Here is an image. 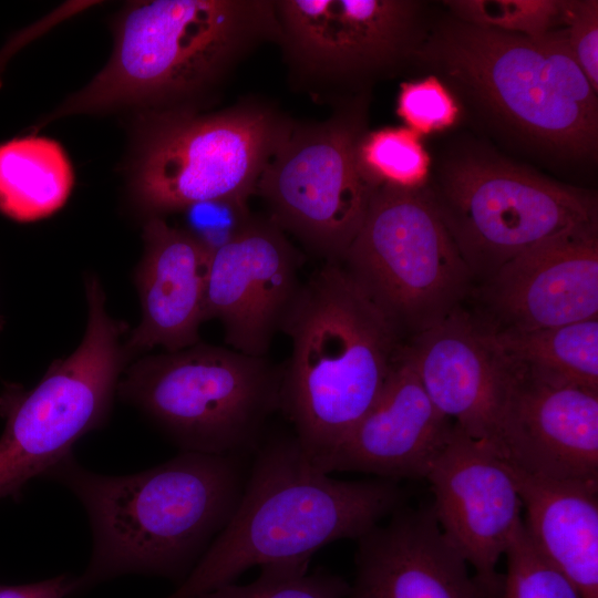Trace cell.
I'll return each mask as SVG.
<instances>
[{"label":"cell","instance_id":"6da1fadb","mask_svg":"<svg viewBox=\"0 0 598 598\" xmlns=\"http://www.w3.org/2000/svg\"><path fill=\"white\" fill-rule=\"evenodd\" d=\"M250 457L181 451L135 474L104 475L71 453L49 468L42 477L74 494L92 529L74 595L126 574L182 584L235 513Z\"/></svg>","mask_w":598,"mask_h":598},{"label":"cell","instance_id":"7a4b0ae2","mask_svg":"<svg viewBox=\"0 0 598 598\" xmlns=\"http://www.w3.org/2000/svg\"><path fill=\"white\" fill-rule=\"evenodd\" d=\"M230 520L166 598H202L246 570L310 561L323 546L359 539L405 505L398 481H342L317 468L292 433L264 437Z\"/></svg>","mask_w":598,"mask_h":598},{"label":"cell","instance_id":"3957f363","mask_svg":"<svg viewBox=\"0 0 598 598\" xmlns=\"http://www.w3.org/2000/svg\"><path fill=\"white\" fill-rule=\"evenodd\" d=\"M281 332L292 349L279 411L320 470L375 402L403 341L341 262L302 282Z\"/></svg>","mask_w":598,"mask_h":598},{"label":"cell","instance_id":"277c9868","mask_svg":"<svg viewBox=\"0 0 598 598\" xmlns=\"http://www.w3.org/2000/svg\"><path fill=\"white\" fill-rule=\"evenodd\" d=\"M282 40L276 2L154 0L123 14L109 63L55 116L178 99L224 75L262 40Z\"/></svg>","mask_w":598,"mask_h":598},{"label":"cell","instance_id":"5b68a950","mask_svg":"<svg viewBox=\"0 0 598 598\" xmlns=\"http://www.w3.org/2000/svg\"><path fill=\"white\" fill-rule=\"evenodd\" d=\"M413 55L542 146L576 158L595 155L597 92L564 29L536 38L454 21Z\"/></svg>","mask_w":598,"mask_h":598},{"label":"cell","instance_id":"8992f818","mask_svg":"<svg viewBox=\"0 0 598 598\" xmlns=\"http://www.w3.org/2000/svg\"><path fill=\"white\" fill-rule=\"evenodd\" d=\"M281 377L266 357L198 342L134 362L116 392L181 451L251 456L279 411Z\"/></svg>","mask_w":598,"mask_h":598},{"label":"cell","instance_id":"52a82bcc","mask_svg":"<svg viewBox=\"0 0 598 598\" xmlns=\"http://www.w3.org/2000/svg\"><path fill=\"white\" fill-rule=\"evenodd\" d=\"M89 319L80 346L54 361L30 391L8 386L0 396L6 427L0 437V499L72 453L86 433L101 429L128 359L121 338L126 324L109 316L94 276L85 280Z\"/></svg>","mask_w":598,"mask_h":598},{"label":"cell","instance_id":"ba28073f","mask_svg":"<svg viewBox=\"0 0 598 598\" xmlns=\"http://www.w3.org/2000/svg\"><path fill=\"white\" fill-rule=\"evenodd\" d=\"M341 264L401 339L441 322L474 290V278L424 187H375Z\"/></svg>","mask_w":598,"mask_h":598},{"label":"cell","instance_id":"9c48e42d","mask_svg":"<svg viewBox=\"0 0 598 598\" xmlns=\"http://www.w3.org/2000/svg\"><path fill=\"white\" fill-rule=\"evenodd\" d=\"M427 190L474 281L543 244L597 228L591 193L506 163L455 162Z\"/></svg>","mask_w":598,"mask_h":598},{"label":"cell","instance_id":"30bf717a","mask_svg":"<svg viewBox=\"0 0 598 598\" xmlns=\"http://www.w3.org/2000/svg\"><path fill=\"white\" fill-rule=\"evenodd\" d=\"M288 131L270 112L252 107L164 114L140 147L134 196L154 216L205 203L246 205Z\"/></svg>","mask_w":598,"mask_h":598},{"label":"cell","instance_id":"8fae6325","mask_svg":"<svg viewBox=\"0 0 598 598\" xmlns=\"http://www.w3.org/2000/svg\"><path fill=\"white\" fill-rule=\"evenodd\" d=\"M360 138L343 120L289 130L257 182L270 220L327 262L342 261L378 187L359 166Z\"/></svg>","mask_w":598,"mask_h":598},{"label":"cell","instance_id":"7c38bea8","mask_svg":"<svg viewBox=\"0 0 598 598\" xmlns=\"http://www.w3.org/2000/svg\"><path fill=\"white\" fill-rule=\"evenodd\" d=\"M301 264L272 220L250 217L212 252L205 320L220 321L230 349L266 357L302 286Z\"/></svg>","mask_w":598,"mask_h":598},{"label":"cell","instance_id":"4fadbf2b","mask_svg":"<svg viewBox=\"0 0 598 598\" xmlns=\"http://www.w3.org/2000/svg\"><path fill=\"white\" fill-rule=\"evenodd\" d=\"M424 478L446 539L476 576L497 584V564L523 523V504L508 465L454 425Z\"/></svg>","mask_w":598,"mask_h":598},{"label":"cell","instance_id":"5bb4252c","mask_svg":"<svg viewBox=\"0 0 598 598\" xmlns=\"http://www.w3.org/2000/svg\"><path fill=\"white\" fill-rule=\"evenodd\" d=\"M508 367L493 452L533 477L598 483V392L543 383Z\"/></svg>","mask_w":598,"mask_h":598},{"label":"cell","instance_id":"9a60e30c","mask_svg":"<svg viewBox=\"0 0 598 598\" xmlns=\"http://www.w3.org/2000/svg\"><path fill=\"white\" fill-rule=\"evenodd\" d=\"M494 332L533 331L598 318L597 228L574 233L509 260L474 288Z\"/></svg>","mask_w":598,"mask_h":598},{"label":"cell","instance_id":"2e32d148","mask_svg":"<svg viewBox=\"0 0 598 598\" xmlns=\"http://www.w3.org/2000/svg\"><path fill=\"white\" fill-rule=\"evenodd\" d=\"M358 540L346 598H497L442 533L433 509L403 505Z\"/></svg>","mask_w":598,"mask_h":598},{"label":"cell","instance_id":"e0dca14e","mask_svg":"<svg viewBox=\"0 0 598 598\" xmlns=\"http://www.w3.org/2000/svg\"><path fill=\"white\" fill-rule=\"evenodd\" d=\"M282 40L317 72L350 75L417 50V3L401 0L276 2Z\"/></svg>","mask_w":598,"mask_h":598},{"label":"cell","instance_id":"ac0fdd59","mask_svg":"<svg viewBox=\"0 0 598 598\" xmlns=\"http://www.w3.org/2000/svg\"><path fill=\"white\" fill-rule=\"evenodd\" d=\"M404 349L435 408L491 446L509 382L508 363L491 331L461 308L412 336Z\"/></svg>","mask_w":598,"mask_h":598},{"label":"cell","instance_id":"d6986e66","mask_svg":"<svg viewBox=\"0 0 598 598\" xmlns=\"http://www.w3.org/2000/svg\"><path fill=\"white\" fill-rule=\"evenodd\" d=\"M453 429L425 392L403 342L375 402L320 470L424 478Z\"/></svg>","mask_w":598,"mask_h":598},{"label":"cell","instance_id":"ffe728a7","mask_svg":"<svg viewBox=\"0 0 598 598\" xmlns=\"http://www.w3.org/2000/svg\"><path fill=\"white\" fill-rule=\"evenodd\" d=\"M144 252L135 271L140 324L125 343L130 354L162 347L178 351L199 342L213 250L187 229L152 216L144 226Z\"/></svg>","mask_w":598,"mask_h":598},{"label":"cell","instance_id":"44dd1931","mask_svg":"<svg viewBox=\"0 0 598 598\" xmlns=\"http://www.w3.org/2000/svg\"><path fill=\"white\" fill-rule=\"evenodd\" d=\"M509 470L534 546L582 598H598V483L549 481Z\"/></svg>","mask_w":598,"mask_h":598},{"label":"cell","instance_id":"7402d4cb","mask_svg":"<svg viewBox=\"0 0 598 598\" xmlns=\"http://www.w3.org/2000/svg\"><path fill=\"white\" fill-rule=\"evenodd\" d=\"M491 333L516 371L543 383L598 392V318L533 331Z\"/></svg>","mask_w":598,"mask_h":598},{"label":"cell","instance_id":"603a6c76","mask_svg":"<svg viewBox=\"0 0 598 598\" xmlns=\"http://www.w3.org/2000/svg\"><path fill=\"white\" fill-rule=\"evenodd\" d=\"M74 183L62 146L43 136L0 144V213L19 221L45 218L60 209Z\"/></svg>","mask_w":598,"mask_h":598},{"label":"cell","instance_id":"cb8c5ba5","mask_svg":"<svg viewBox=\"0 0 598 598\" xmlns=\"http://www.w3.org/2000/svg\"><path fill=\"white\" fill-rule=\"evenodd\" d=\"M358 162L374 186L423 187L430 159L419 134L410 128H383L361 136Z\"/></svg>","mask_w":598,"mask_h":598},{"label":"cell","instance_id":"d4e9b609","mask_svg":"<svg viewBox=\"0 0 598 598\" xmlns=\"http://www.w3.org/2000/svg\"><path fill=\"white\" fill-rule=\"evenodd\" d=\"M310 561L260 566L251 582L221 586L202 598H346L349 582L326 569L308 571Z\"/></svg>","mask_w":598,"mask_h":598},{"label":"cell","instance_id":"484cf974","mask_svg":"<svg viewBox=\"0 0 598 598\" xmlns=\"http://www.w3.org/2000/svg\"><path fill=\"white\" fill-rule=\"evenodd\" d=\"M445 3L461 21L527 37H543L565 25L566 1L560 0H457Z\"/></svg>","mask_w":598,"mask_h":598},{"label":"cell","instance_id":"4316f807","mask_svg":"<svg viewBox=\"0 0 598 598\" xmlns=\"http://www.w3.org/2000/svg\"><path fill=\"white\" fill-rule=\"evenodd\" d=\"M497 598H582L579 590L534 546L522 523L505 551Z\"/></svg>","mask_w":598,"mask_h":598},{"label":"cell","instance_id":"83f0119b","mask_svg":"<svg viewBox=\"0 0 598 598\" xmlns=\"http://www.w3.org/2000/svg\"><path fill=\"white\" fill-rule=\"evenodd\" d=\"M398 113L416 134L451 126L458 107L448 90L435 76L401 85Z\"/></svg>","mask_w":598,"mask_h":598},{"label":"cell","instance_id":"f1b7e54d","mask_svg":"<svg viewBox=\"0 0 598 598\" xmlns=\"http://www.w3.org/2000/svg\"><path fill=\"white\" fill-rule=\"evenodd\" d=\"M565 38L592 89L598 90V2L566 1Z\"/></svg>","mask_w":598,"mask_h":598},{"label":"cell","instance_id":"f546056e","mask_svg":"<svg viewBox=\"0 0 598 598\" xmlns=\"http://www.w3.org/2000/svg\"><path fill=\"white\" fill-rule=\"evenodd\" d=\"M74 591L75 577L69 575L25 585L0 584V598H64L73 596Z\"/></svg>","mask_w":598,"mask_h":598},{"label":"cell","instance_id":"4dcf8cb0","mask_svg":"<svg viewBox=\"0 0 598 598\" xmlns=\"http://www.w3.org/2000/svg\"><path fill=\"white\" fill-rule=\"evenodd\" d=\"M0 329H1V321H0Z\"/></svg>","mask_w":598,"mask_h":598}]
</instances>
